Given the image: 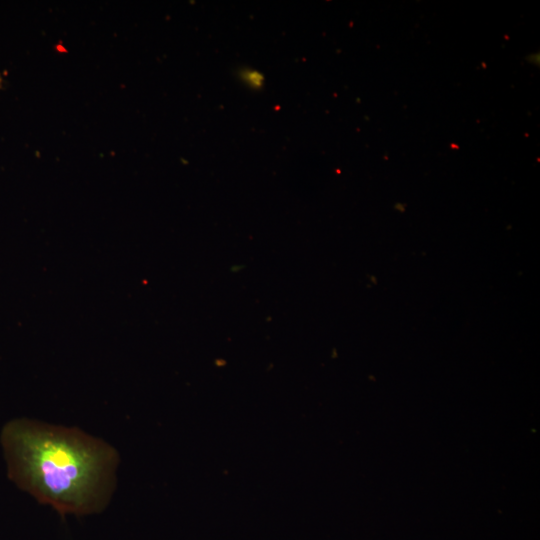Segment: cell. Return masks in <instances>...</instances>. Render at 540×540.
Masks as SVG:
<instances>
[{
    "label": "cell",
    "instance_id": "6da1fadb",
    "mask_svg": "<svg viewBox=\"0 0 540 540\" xmlns=\"http://www.w3.org/2000/svg\"><path fill=\"white\" fill-rule=\"evenodd\" d=\"M1 444L20 489L62 517L102 512L115 489L117 451L75 427L21 418L6 423Z\"/></svg>",
    "mask_w": 540,
    "mask_h": 540
},
{
    "label": "cell",
    "instance_id": "7a4b0ae2",
    "mask_svg": "<svg viewBox=\"0 0 540 540\" xmlns=\"http://www.w3.org/2000/svg\"><path fill=\"white\" fill-rule=\"evenodd\" d=\"M239 78L243 83L254 90H260L264 85V75L255 69H240Z\"/></svg>",
    "mask_w": 540,
    "mask_h": 540
}]
</instances>
